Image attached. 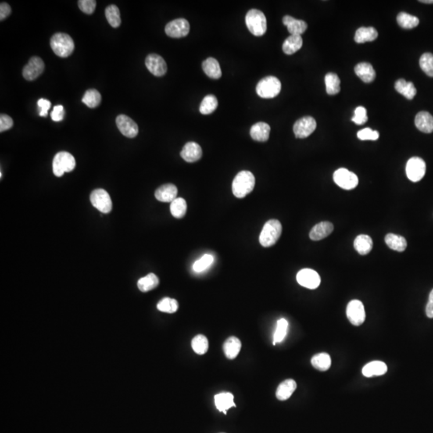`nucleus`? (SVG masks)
<instances>
[{"instance_id":"nucleus-12","label":"nucleus","mask_w":433,"mask_h":433,"mask_svg":"<svg viewBox=\"0 0 433 433\" xmlns=\"http://www.w3.org/2000/svg\"><path fill=\"white\" fill-rule=\"evenodd\" d=\"M296 279L299 285L311 290L318 288L321 283L319 274L312 269H302L297 274Z\"/></svg>"},{"instance_id":"nucleus-29","label":"nucleus","mask_w":433,"mask_h":433,"mask_svg":"<svg viewBox=\"0 0 433 433\" xmlns=\"http://www.w3.org/2000/svg\"><path fill=\"white\" fill-rule=\"evenodd\" d=\"M241 348V343L238 338L232 336L227 338L223 345V350L226 357L230 359H235L239 354Z\"/></svg>"},{"instance_id":"nucleus-6","label":"nucleus","mask_w":433,"mask_h":433,"mask_svg":"<svg viewBox=\"0 0 433 433\" xmlns=\"http://www.w3.org/2000/svg\"><path fill=\"white\" fill-rule=\"evenodd\" d=\"M75 168L76 160L69 152H59L54 158L52 169L56 177H62L64 173L72 172Z\"/></svg>"},{"instance_id":"nucleus-45","label":"nucleus","mask_w":433,"mask_h":433,"mask_svg":"<svg viewBox=\"0 0 433 433\" xmlns=\"http://www.w3.org/2000/svg\"><path fill=\"white\" fill-rule=\"evenodd\" d=\"M420 66L422 70L428 76L433 77V55L431 53H424L420 59Z\"/></svg>"},{"instance_id":"nucleus-10","label":"nucleus","mask_w":433,"mask_h":433,"mask_svg":"<svg viewBox=\"0 0 433 433\" xmlns=\"http://www.w3.org/2000/svg\"><path fill=\"white\" fill-rule=\"evenodd\" d=\"M347 316L350 323L354 326L359 327L363 324L366 319L363 302L357 299L351 301L347 306Z\"/></svg>"},{"instance_id":"nucleus-36","label":"nucleus","mask_w":433,"mask_h":433,"mask_svg":"<svg viewBox=\"0 0 433 433\" xmlns=\"http://www.w3.org/2000/svg\"><path fill=\"white\" fill-rule=\"evenodd\" d=\"M326 90L329 95H336L340 91V80L335 73H327L325 76Z\"/></svg>"},{"instance_id":"nucleus-32","label":"nucleus","mask_w":433,"mask_h":433,"mask_svg":"<svg viewBox=\"0 0 433 433\" xmlns=\"http://www.w3.org/2000/svg\"><path fill=\"white\" fill-rule=\"evenodd\" d=\"M302 46V38L301 36L291 35L284 41L283 50L287 55H292L300 49Z\"/></svg>"},{"instance_id":"nucleus-30","label":"nucleus","mask_w":433,"mask_h":433,"mask_svg":"<svg viewBox=\"0 0 433 433\" xmlns=\"http://www.w3.org/2000/svg\"><path fill=\"white\" fill-rule=\"evenodd\" d=\"M378 37V32L374 27H360L355 33V41L358 44L372 42Z\"/></svg>"},{"instance_id":"nucleus-4","label":"nucleus","mask_w":433,"mask_h":433,"mask_svg":"<svg viewBox=\"0 0 433 433\" xmlns=\"http://www.w3.org/2000/svg\"><path fill=\"white\" fill-rule=\"evenodd\" d=\"M245 23L247 28L255 36H263L267 29L266 16L259 10H250L245 16Z\"/></svg>"},{"instance_id":"nucleus-39","label":"nucleus","mask_w":433,"mask_h":433,"mask_svg":"<svg viewBox=\"0 0 433 433\" xmlns=\"http://www.w3.org/2000/svg\"><path fill=\"white\" fill-rule=\"evenodd\" d=\"M187 203L184 198H177L171 202L170 212L176 219H182L187 213Z\"/></svg>"},{"instance_id":"nucleus-7","label":"nucleus","mask_w":433,"mask_h":433,"mask_svg":"<svg viewBox=\"0 0 433 433\" xmlns=\"http://www.w3.org/2000/svg\"><path fill=\"white\" fill-rule=\"evenodd\" d=\"M333 179L338 187L346 190H353L359 184L356 174L344 168L337 169L333 175Z\"/></svg>"},{"instance_id":"nucleus-20","label":"nucleus","mask_w":433,"mask_h":433,"mask_svg":"<svg viewBox=\"0 0 433 433\" xmlns=\"http://www.w3.org/2000/svg\"><path fill=\"white\" fill-rule=\"evenodd\" d=\"M283 23L287 26L289 33L295 36H301L307 29V24L306 22L295 19L290 15H286L283 17Z\"/></svg>"},{"instance_id":"nucleus-41","label":"nucleus","mask_w":433,"mask_h":433,"mask_svg":"<svg viewBox=\"0 0 433 433\" xmlns=\"http://www.w3.org/2000/svg\"><path fill=\"white\" fill-rule=\"evenodd\" d=\"M192 348L195 353L198 355H204L207 352L209 349V342L208 339L203 334H198L197 336L193 338Z\"/></svg>"},{"instance_id":"nucleus-2","label":"nucleus","mask_w":433,"mask_h":433,"mask_svg":"<svg viewBox=\"0 0 433 433\" xmlns=\"http://www.w3.org/2000/svg\"><path fill=\"white\" fill-rule=\"evenodd\" d=\"M51 49L59 57H69L74 51L75 44L69 35L65 33H56L51 37L50 41Z\"/></svg>"},{"instance_id":"nucleus-23","label":"nucleus","mask_w":433,"mask_h":433,"mask_svg":"<svg viewBox=\"0 0 433 433\" xmlns=\"http://www.w3.org/2000/svg\"><path fill=\"white\" fill-rule=\"evenodd\" d=\"M215 406L219 412L227 413V411L232 407H236L234 401V395L230 392H223L214 396Z\"/></svg>"},{"instance_id":"nucleus-52","label":"nucleus","mask_w":433,"mask_h":433,"mask_svg":"<svg viewBox=\"0 0 433 433\" xmlns=\"http://www.w3.org/2000/svg\"><path fill=\"white\" fill-rule=\"evenodd\" d=\"M65 115V108L62 105H56V106L54 107L53 111L51 112V119L55 122L63 120Z\"/></svg>"},{"instance_id":"nucleus-25","label":"nucleus","mask_w":433,"mask_h":433,"mask_svg":"<svg viewBox=\"0 0 433 433\" xmlns=\"http://www.w3.org/2000/svg\"><path fill=\"white\" fill-rule=\"evenodd\" d=\"M355 74L365 83H370L376 79V71L369 63H359L355 67Z\"/></svg>"},{"instance_id":"nucleus-54","label":"nucleus","mask_w":433,"mask_h":433,"mask_svg":"<svg viewBox=\"0 0 433 433\" xmlns=\"http://www.w3.org/2000/svg\"><path fill=\"white\" fill-rule=\"evenodd\" d=\"M426 315L430 319H433V289L430 292L428 302L426 306Z\"/></svg>"},{"instance_id":"nucleus-33","label":"nucleus","mask_w":433,"mask_h":433,"mask_svg":"<svg viewBox=\"0 0 433 433\" xmlns=\"http://www.w3.org/2000/svg\"><path fill=\"white\" fill-rule=\"evenodd\" d=\"M385 242L390 249L398 252H403L407 248V241L402 236L388 234L385 237Z\"/></svg>"},{"instance_id":"nucleus-22","label":"nucleus","mask_w":433,"mask_h":433,"mask_svg":"<svg viewBox=\"0 0 433 433\" xmlns=\"http://www.w3.org/2000/svg\"><path fill=\"white\" fill-rule=\"evenodd\" d=\"M415 125L420 131L425 133H431L433 132V116L429 112H419L415 118Z\"/></svg>"},{"instance_id":"nucleus-16","label":"nucleus","mask_w":433,"mask_h":433,"mask_svg":"<svg viewBox=\"0 0 433 433\" xmlns=\"http://www.w3.org/2000/svg\"><path fill=\"white\" fill-rule=\"evenodd\" d=\"M145 65L149 72L155 76H163L167 72V65L161 55L150 54L145 59Z\"/></svg>"},{"instance_id":"nucleus-24","label":"nucleus","mask_w":433,"mask_h":433,"mask_svg":"<svg viewBox=\"0 0 433 433\" xmlns=\"http://www.w3.org/2000/svg\"><path fill=\"white\" fill-rule=\"evenodd\" d=\"M297 384L295 380L289 379L279 385L276 391V397L279 400H287L296 390Z\"/></svg>"},{"instance_id":"nucleus-14","label":"nucleus","mask_w":433,"mask_h":433,"mask_svg":"<svg viewBox=\"0 0 433 433\" xmlns=\"http://www.w3.org/2000/svg\"><path fill=\"white\" fill-rule=\"evenodd\" d=\"M44 68L45 65L41 58L37 56L30 58L27 65L23 68V77L30 81L36 80L44 72Z\"/></svg>"},{"instance_id":"nucleus-5","label":"nucleus","mask_w":433,"mask_h":433,"mask_svg":"<svg viewBox=\"0 0 433 433\" xmlns=\"http://www.w3.org/2000/svg\"><path fill=\"white\" fill-rule=\"evenodd\" d=\"M282 89L281 82L275 76H266L257 84V94L264 99L277 97Z\"/></svg>"},{"instance_id":"nucleus-21","label":"nucleus","mask_w":433,"mask_h":433,"mask_svg":"<svg viewBox=\"0 0 433 433\" xmlns=\"http://www.w3.org/2000/svg\"><path fill=\"white\" fill-rule=\"evenodd\" d=\"M270 127L268 123L259 122L251 127V136L254 141L265 142L270 137Z\"/></svg>"},{"instance_id":"nucleus-18","label":"nucleus","mask_w":433,"mask_h":433,"mask_svg":"<svg viewBox=\"0 0 433 433\" xmlns=\"http://www.w3.org/2000/svg\"><path fill=\"white\" fill-rule=\"evenodd\" d=\"M177 187L173 184H163L159 187L155 192V198L162 202H173L176 198H177Z\"/></svg>"},{"instance_id":"nucleus-44","label":"nucleus","mask_w":433,"mask_h":433,"mask_svg":"<svg viewBox=\"0 0 433 433\" xmlns=\"http://www.w3.org/2000/svg\"><path fill=\"white\" fill-rule=\"evenodd\" d=\"M287 329H288V322L285 319H280L277 320V327L274 335V342L273 344L275 345L277 343L283 342L287 335Z\"/></svg>"},{"instance_id":"nucleus-31","label":"nucleus","mask_w":433,"mask_h":433,"mask_svg":"<svg viewBox=\"0 0 433 433\" xmlns=\"http://www.w3.org/2000/svg\"><path fill=\"white\" fill-rule=\"evenodd\" d=\"M395 88L399 94L406 97L408 100L413 99L417 92L413 83L407 82L404 79H400L395 82Z\"/></svg>"},{"instance_id":"nucleus-13","label":"nucleus","mask_w":433,"mask_h":433,"mask_svg":"<svg viewBox=\"0 0 433 433\" xmlns=\"http://www.w3.org/2000/svg\"><path fill=\"white\" fill-rule=\"evenodd\" d=\"M190 26L185 19H177L169 22L166 27V33L171 38H182L190 33Z\"/></svg>"},{"instance_id":"nucleus-38","label":"nucleus","mask_w":433,"mask_h":433,"mask_svg":"<svg viewBox=\"0 0 433 433\" xmlns=\"http://www.w3.org/2000/svg\"><path fill=\"white\" fill-rule=\"evenodd\" d=\"M219 103L216 97L213 95H208L202 100L201 105H200V112L203 115H209L213 113Z\"/></svg>"},{"instance_id":"nucleus-49","label":"nucleus","mask_w":433,"mask_h":433,"mask_svg":"<svg viewBox=\"0 0 433 433\" xmlns=\"http://www.w3.org/2000/svg\"><path fill=\"white\" fill-rule=\"evenodd\" d=\"M79 8L84 13L91 15L95 12L97 1L95 0H80L78 2Z\"/></svg>"},{"instance_id":"nucleus-9","label":"nucleus","mask_w":433,"mask_h":433,"mask_svg":"<svg viewBox=\"0 0 433 433\" xmlns=\"http://www.w3.org/2000/svg\"><path fill=\"white\" fill-rule=\"evenodd\" d=\"M426 173V164L424 160L417 157L410 158L407 163L406 173L408 178L413 182L420 181Z\"/></svg>"},{"instance_id":"nucleus-47","label":"nucleus","mask_w":433,"mask_h":433,"mask_svg":"<svg viewBox=\"0 0 433 433\" xmlns=\"http://www.w3.org/2000/svg\"><path fill=\"white\" fill-rule=\"evenodd\" d=\"M357 137L361 141H376L380 137V133L376 130L366 128L364 130L358 132Z\"/></svg>"},{"instance_id":"nucleus-46","label":"nucleus","mask_w":433,"mask_h":433,"mask_svg":"<svg viewBox=\"0 0 433 433\" xmlns=\"http://www.w3.org/2000/svg\"><path fill=\"white\" fill-rule=\"evenodd\" d=\"M213 262V257L212 255H205L199 260L196 261L194 262L193 269L197 273H200V272H202L206 270L209 266H211Z\"/></svg>"},{"instance_id":"nucleus-3","label":"nucleus","mask_w":433,"mask_h":433,"mask_svg":"<svg viewBox=\"0 0 433 433\" xmlns=\"http://www.w3.org/2000/svg\"><path fill=\"white\" fill-rule=\"evenodd\" d=\"M283 231L281 223L276 219H271L265 223L260 236L259 242L263 247H270L276 244L280 239Z\"/></svg>"},{"instance_id":"nucleus-26","label":"nucleus","mask_w":433,"mask_h":433,"mask_svg":"<svg viewBox=\"0 0 433 433\" xmlns=\"http://www.w3.org/2000/svg\"><path fill=\"white\" fill-rule=\"evenodd\" d=\"M354 247L355 251L361 255H367L372 251L373 241L370 236L367 234H360L357 236L354 241Z\"/></svg>"},{"instance_id":"nucleus-37","label":"nucleus","mask_w":433,"mask_h":433,"mask_svg":"<svg viewBox=\"0 0 433 433\" xmlns=\"http://www.w3.org/2000/svg\"><path fill=\"white\" fill-rule=\"evenodd\" d=\"M397 23L401 27L412 29L417 27L420 23L418 18L406 12H400L397 15Z\"/></svg>"},{"instance_id":"nucleus-48","label":"nucleus","mask_w":433,"mask_h":433,"mask_svg":"<svg viewBox=\"0 0 433 433\" xmlns=\"http://www.w3.org/2000/svg\"><path fill=\"white\" fill-rule=\"evenodd\" d=\"M367 109L364 107L359 106L355 108V116H353L352 120L354 123L356 125H363L367 121Z\"/></svg>"},{"instance_id":"nucleus-40","label":"nucleus","mask_w":433,"mask_h":433,"mask_svg":"<svg viewBox=\"0 0 433 433\" xmlns=\"http://www.w3.org/2000/svg\"><path fill=\"white\" fill-rule=\"evenodd\" d=\"M105 15L109 24L112 27L116 28L121 24V19H120V10L116 5H110L105 10Z\"/></svg>"},{"instance_id":"nucleus-27","label":"nucleus","mask_w":433,"mask_h":433,"mask_svg":"<svg viewBox=\"0 0 433 433\" xmlns=\"http://www.w3.org/2000/svg\"><path fill=\"white\" fill-rule=\"evenodd\" d=\"M388 372L387 365L381 361H373L367 363L363 367V375L366 377H373L376 376H383Z\"/></svg>"},{"instance_id":"nucleus-17","label":"nucleus","mask_w":433,"mask_h":433,"mask_svg":"<svg viewBox=\"0 0 433 433\" xmlns=\"http://www.w3.org/2000/svg\"><path fill=\"white\" fill-rule=\"evenodd\" d=\"M180 157L189 163L198 162L202 157V148L198 143H187L180 152Z\"/></svg>"},{"instance_id":"nucleus-19","label":"nucleus","mask_w":433,"mask_h":433,"mask_svg":"<svg viewBox=\"0 0 433 433\" xmlns=\"http://www.w3.org/2000/svg\"><path fill=\"white\" fill-rule=\"evenodd\" d=\"M334 230V226L330 222H322L318 223L311 230L310 238L313 241H319L327 238Z\"/></svg>"},{"instance_id":"nucleus-8","label":"nucleus","mask_w":433,"mask_h":433,"mask_svg":"<svg viewBox=\"0 0 433 433\" xmlns=\"http://www.w3.org/2000/svg\"><path fill=\"white\" fill-rule=\"evenodd\" d=\"M90 201L91 205L102 213H108L112 210V200L106 190L103 189L94 190L90 195Z\"/></svg>"},{"instance_id":"nucleus-11","label":"nucleus","mask_w":433,"mask_h":433,"mask_svg":"<svg viewBox=\"0 0 433 433\" xmlns=\"http://www.w3.org/2000/svg\"><path fill=\"white\" fill-rule=\"evenodd\" d=\"M316 126L317 123L313 117L304 116L295 122L293 130L297 138H306L316 130Z\"/></svg>"},{"instance_id":"nucleus-43","label":"nucleus","mask_w":433,"mask_h":433,"mask_svg":"<svg viewBox=\"0 0 433 433\" xmlns=\"http://www.w3.org/2000/svg\"><path fill=\"white\" fill-rule=\"evenodd\" d=\"M157 307L160 312L173 314L178 310V302L173 298H164L158 302Z\"/></svg>"},{"instance_id":"nucleus-34","label":"nucleus","mask_w":433,"mask_h":433,"mask_svg":"<svg viewBox=\"0 0 433 433\" xmlns=\"http://www.w3.org/2000/svg\"><path fill=\"white\" fill-rule=\"evenodd\" d=\"M159 285V279L158 276L150 273L145 277H141L137 282V287L142 292H148L156 288Z\"/></svg>"},{"instance_id":"nucleus-53","label":"nucleus","mask_w":433,"mask_h":433,"mask_svg":"<svg viewBox=\"0 0 433 433\" xmlns=\"http://www.w3.org/2000/svg\"><path fill=\"white\" fill-rule=\"evenodd\" d=\"M12 12V8L7 3H2L0 5V20L3 21Z\"/></svg>"},{"instance_id":"nucleus-15","label":"nucleus","mask_w":433,"mask_h":433,"mask_svg":"<svg viewBox=\"0 0 433 433\" xmlns=\"http://www.w3.org/2000/svg\"><path fill=\"white\" fill-rule=\"evenodd\" d=\"M116 122L118 129L125 137L129 138L137 137L139 132L138 126L133 119L126 115H120L116 117Z\"/></svg>"},{"instance_id":"nucleus-35","label":"nucleus","mask_w":433,"mask_h":433,"mask_svg":"<svg viewBox=\"0 0 433 433\" xmlns=\"http://www.w3.org/2000/svg\"><path fill=\"white\" fill-rule=\"evenodd\" d=\"M312 364L317 370L320 372H326L331 367V359L328 354H317L312 357Z\"/></svg>"},{"instance_id":"nucleus-28","label":"nucleus","mask_w":433,"mask_h":433,"mask_svg":"<svg viewBox=\"0 0 433 433\" xmlns=\"http://www.w3.org/2000/svg\"><path fill=\"white\" fill-rule=\"evenodd\" d=\"M202 69L209 78L213 79V80H218L222 76L220 65L219 61L214 58L209 57L203 61Z\"/></svg>"},{"instance_id":"nucleus-1","label":"nucleus","mask_w":433,"mask_h":433,"mask_svg":"<svg viewBox=\"0 0 433 433\" xmlns=\"http://www.w3.org/2000/svg\"><path fill=\"white\" fill-rule=\"evenodd\" d=\"M255 187V177L251 172L243 170L236 175L232 184V191L236 198H243L252 192Z\"/></svg>"},{"instance_id":"nucleus-42","label":"nucleus","mask_w":433,"mask_h":433,"mask_svg":"<svg viewBox=\"0 0 433 433\" xmlns=\"http://www.w3.org/2000/svg\"><path fill=\"white\" fill-rule=\"evenodd\" d=\"M82 102L88 108H97L101 102V94L96 89L87 90L82 99Z\"/></svg>"},{"instance_id":"nucleus-51","label":"nucleus","mask_w":433,"mask_h":433,"mask_svg":"<svg viewBox=\"0 0 433 433\" xmlns=\"http://www.w3.org/2000/svg\"><path fill=\"white\" fill-rule=\"evenodd\" d=\"M37 105H38L40 116H44V117L48 116V110L51 106V102L48 100L40 99L37 102Z\"/></svg>"},{"instance_id":"nucleus-55","label":"nucleus","mask_w":433,"mask_h":433,"mask_svg":"<svg viewBox=\"0 0 433 433\" xmlns=\"http://www.w3.org/2000/svg\"><path fill=\"white\" fill-rule=\"evenodd\" d=\"M420 2L423 4H433V0H421Z\"/></svg>"},{"instance_id":"nucleus-50","label":"nucleus","mask_w":433,"mask_h":433,"mask_svg":"<svg viewBox=\"0 0 433 433\" xmlns=\"http://www.w3.org/2000/svg\"><path fill=\"white\" fill-rule=\"evenodd\" d=\"M13 126V120L12 117L6 114H1L0 116V132L7 131L12 129Z\"/></svg>"}]
</instances>
